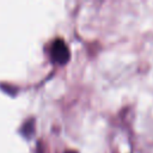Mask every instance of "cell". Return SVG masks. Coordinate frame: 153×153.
Segmentation results:
<instances>
[{
	"instance_id": "1",
	"label": "cell",
	"mask_w": 153,
	"mask_h": 153,
	"mask_svg": "<svg viewBox=\"0 0 153 153\" xmlns=\"http://www.w3.org/2000/svg\"><path fill=\"white\" fill-rule=\"evenodd\" d=\"M69 48L67 47V44L65 43L63 39L61 38H56L51 47H50V57L54 62L57 63H66L69 60Z\"/></svg>"
},
{
	"instance_id": "2",
	"label": "cell",
	"mask_w": 153,
	"mask_h": 153,
	"mask_svg": "<svg viewBox=\"0 0 153 153\" xmlns=\"http://www.w3.org/2000/svg\"><path fill=\"white\" fill-rule=\"evenodd\" d=\"M33 130H35V121H33V118H30L23 124L22 133L25 137H31L33 134Z\"/></svg>"
},
{
	"instance_id": "3",
	"label": "cell",
	"mask_w": 153,
	"mask_h": 153,
	"mask_svg": "<svg viewBox=\"0 0 153 153\" xmlns=\"http://www.w3.org/2000/svg\"><path fill=\"white\" fill-rule=\"evenodd\" d=\"M66 153H78V152H76V151H72V149H71V151H66Z\"/></svg>"
}]
</instances>
